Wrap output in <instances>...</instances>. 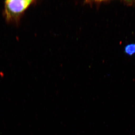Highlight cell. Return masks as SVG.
Wrapping results in <instances>:
<instances>
[{
    "label": "cell",
    "mask_w": 135,
    "mask_h": 135,
    "mask_svg": "<svg viewBox=\"0 0 135 135\" xmlns=\"http://www.w3.org/2000/svg\"><path fill=\"white\" fill-rule=\"evenodd\" d=\"M35 1L32 0H6L4 1L3 15L9 23L18 25L25 12Z\"/></svg>",
    "instance_id": "cell-1"
},
{
    "label": "cell",
    "mask_w": 135,
    "mask_h": 135,
    "mask_svg": "<svg viewBox=\"0 0 135 135\" xmlns=\"http://www.w3.org/2000/svg\"><path fill=\"white\" fill-rule=\"evenodd\" d=\"M123 5L127 7H134L135 1H121Z\"/></svg>",
    "instance_id": "cell-3"
},
{
    "label": "cell",
    "mask_w": 135,
    "mask_h": 135,
    "mask_svg": "<svg viewBox=\"0 0 135 135\" xmlns=\"http://www.w3.org/2000/svg\"><path fill=\"white\" fill-rule=\"evenodd\" d=\"M124 51L128 55L132 56L135 54V44L131 43L128 44L125 47Z\"/></svg>",
    "instance_id": "cell-2"
}]
</instances>
